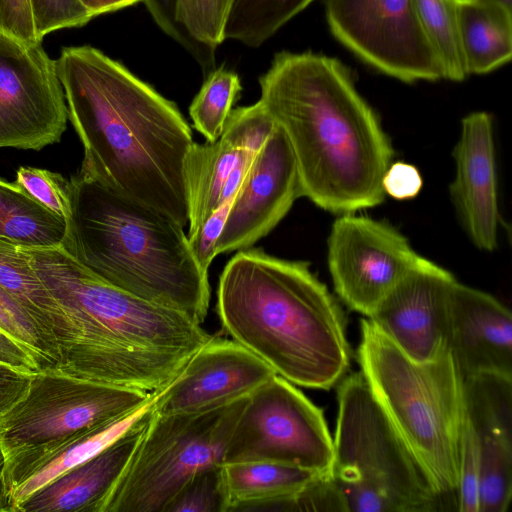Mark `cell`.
<instances>
[{"label":"cell","mask_w":512,"mask_h":512,"mask_svg":"<svg viewBox=\"0 0 512 512\" xmlns=\"http://www.w3.org/2000/svg\"><path fill=\"white\" fill-rule=\"evenodd\" d=\"M66 219L45 208L15 182L0 179V239L24 248L62 247Z\"/></svg>","instance_id":"cell-25"},{"label":"cell","mask_w":512,"mask_h":512,"mask_svg":"<svg viewBox=\"0 0 512 512\" xmlns=\"http://www.w3.org/2000/svg\"><path fill=\"white\" fill-rule=\"evenodd\" d=\"M0 361L29 373L41 371L33 355L1 329Z\"/></svg>","instance_id":"cell-42"},{"label":"cell","mask_w":512,"mask_h":512,"mask_svg":"<svg viewBox=\"0 0 512 512\" xmlns=\"http://www.w3.org/2000/svg\"><path fill=\"white\" fill-rule=\"evenodd\" d=\"M234 0H179L180 25L198 42L216 50L225 40V25Z\"/></svg>","instance_id":"cell-32"},{"label":"cell","mask_w":512,"mask_h":512,"mask_svg":"<svg viewBox=\"0 0 512 512\" xmlns=\"http://www.w3.org/2000/svg\"><path fill=\"white\" fill-rule=\"evenodd\" d=\"M55 65L84 148L79 173L184 228L194 141L177 106L91 46L64 48Z\"/></svg>","instance_id":"cell-1"},{"label":"cell","mask_w":512,"mask_h":512,"mask_svg":"<svg viewBox=\"0 0 512 512\" xmlns=\"http://www.w3.org/2000/svg\"><path fill=\"white\" fill-rule=\"evenodd\" d=\"M275 372L234 340L212 338L159 393L160 414L199 413L249 396Z\"/></svg>","instance_id":"cell-16"},{"label":"cell","mask_w":512,"mask_h":512,"mask_svg":"<svg viewBox=\"0 0 512 512\" xmlns=\"http://www.w3.org/2000/svg\"><path fill=\"white\" fill-rule=\"evenodd\" d=\"M453 157L455 175L449 193L457 216L474 246L493 251L498 243L500 211L490 114L477 111L462 119Z\"/></svg>","instance_id":"cell-17"},{"label":"cell","mask_w":512,"mask_h":512,"mask_svg":"<svg viewBox=\"0 0 512 512\" xmlns=\"http://www.w3.org/2000/svg\"><path fill=\"white\" fill-rule=\"evenodd\" d=\"M360 328L357 360L372 393L447 510H456L465 403L451 355L416 361L368 318Z\"/></svg>","instance_id":"cell-6"},{"label":"cell","mask_w":512,"mask_h":512,"mask_svg":"<svg viewBox=\"0 0 512 512\" xmlns=\"http://www.w3.org/2000/svg\"><path fill=\"white\" fill-rule=\"evenodd\" d=\"M302 197L296 160L279 126L252 158L216 246L222 254L250 248Z\"/></svg>","instance_id":"cell-14"},{"label":"cell","mask_w":512,"mask_h":512,"mask_svg":"<svg viewBox=\"0 0 512 512\" xmlns=\"http://www.w3.org/2000/svg\"><path fill=\"white\" fill-rule=\"evenodd\" d=\"M1 462H4V460H3L2 453H1V451H0V463H1Z\"/></svg>","instance_id":"cell-46"},{"label":"cell","mask_w":512,"mask_h":512,"mask_svg":"<svg viewBox=\"0 0 512 512\" xmlns=\"http://www.w3.org/2000/svg\"><path fill=\"white\" fill-rule=\"evenodd\" d=\"M152 393L37 372L26 396L0 420L4 463L128 415L143 406Z\"/></svg>","instance_id":"cell-9"},{"label":"cell","mask_w":512,"mask_h":512,"mask_svg":"<svg viewBox=\"0 0 512 512\" xmlns=\"http://www.w3.org/2000/svg\"><path fill=\"white\" fill-rule=\"evenodd\" d=\"M222 468L229 497L228 512H249L254 505L287 496L325 475L266 461L227 463Z\"/></svg>","instance_id":"cell-24"},{"label":"cell","mask_w":512,"mask_h":512,"mask_svg":"<svg viewBox=\"0 0 512 512\" xmlns=\"http://www.w3.org/2000/svg\"><path fill=\"white\" fill-rule=\"evenodd\" d=\"M15 183L45 208L67 221L70 214L68 181L60 174L23 166L16 172Z\"/></svg>","instance_id":"cell-34"},{"label":"cell","mask_w":512,"mask_h":512,"mask_svg":"<svg viewBox=\"0 0 512 512\" xmlns=\"http://www.w3.org/2000/svg\"><path fill=\"white\" fill-rule=\"evenodd\" d=\"M491 1H494L496 3H499L509 9L512 8V0H491Z\"/></svg>","instance_id":"cell-45"},{"label":"cell","mask_w":512,"mask_h":512,"mask_svg":"<svg viewBox=\"0 0 512 512\" xmlns=\"http://www.w3.org/2000/svg\"><path fill=\"white\" fill-rule=\"evenodd\" d=\"M0 31L24 44H36L37 38L29 0H0Z\"/></svg>","instance_id":"cell-39"},{"label":"cell","mask_w":512,"mask_h":512,"mask_svg":"<svg viewBox=\"0 0 512 512\" xmlns=\"http://www.w3.org/2000/svg\"><path fill=\"white\" fill-rule=\"evenodd\" d=\"M92 17L117 11L144 0H78Z\"/></svg>","instance_id":"cell-43"},{"label":"cell","mask_w":512,"mask_h":512,"mask_svg":"<svg viewBox=\"0 0 512 512\" xmlns=\"http://www.w3.org/2000/svg\"><path fill=\"white\" fill-rule=\"evenodd\" d=\"M421 26L441 62L444 79L462 81L468 73L462 57L457 0H414Z\"/></svg>","instance_id":"cell-28"},{"label":"cell","mask_w":512,"mask_h":512,"mask_svg":"<svg viewBox=\"0 0 512 512\" xmlns=\"http://www.w3.org/2000/svg\"><path fill=\"white\" fill-rule=\"evenodd\" d=\"M276 124L258 101L232 109L221 136L193 143L185 162L188 235L217 209L224 187L242 159L258 152Z\"/></svg>","instance_id":"cell-18"},{"label":"cell","mask_w":512,"mask_h":512,"mask_svg":"<svg viewBox=\"0 0 512 512\" xmlns=\"http://www.w3.org/2000/svg\"><path fill=\"white\" fill-rule=\"evenodd\" d=\"M480 474L477 438L465 415L459 452L456 511L479 512Z\"/></svg>","instance_id":"cell-35"},{"label":"cell","mask_w":512,"mask_h":512,"mask_svg":"<svg viewBox=\"0 0 512 512\" xmlns=\"http://www.w3.org/2000/svg\"><path fill=\"white\" fill-rule=\"evenodd\" d=\"M241 90L238 75L230 70L214 69L206 76L189 107L193 127L206 141L213 142L221 136Z\"/></svg>","instance_id":"cell-29"},{"label":"cell","mask_w":512,"mask_h":512,"mask_svg":"<svg viewBox=\"0 0 512 512\" xmlns=\"http://www.w3.org/2000/svg\"><path fill=\"white\" fill-rule=\"evenodd\" d=\"M421 257L390 224L352 213L339 215L328 237L334 290L366 317Z\"/></svg>","instance_id":"cell-13"},{"label":"cell","mask_w":512,"mask_h":512,"mask_svg":"<svg viewBox=\"0 0 512 512\" xmlns=\"http://www.w3.org/2000/svg\"><path fill=\"white\" fill-rule=\"evenodd\" d=\"M153 408L154 405L98 454L34 492L17 512H102L141 439Z\"/></svg>","instance_id":"cell-21"},{"label":"cell","mask_w":512,"mask_h":512,"mask_svg":"<svg viewBox=\"0 0 512 512\" xmlns=\"http://www.w3.org/2000/svg\"><path fill=\"white\" fill-rule=\"evenodd\" d=\"M465 415L480 455L479 512H505L512 497V376L463 380Z\"/></svg>","instance_id":"cell-19"},{"label":"cell","mask_w":512,"mask_h":512,"mask_svg":"<svg viewBox=\"0 0 512 512\" xmlns=\"http://www.w3.org/2000/svg\"><path fill=\"white\" fill-rule=\"evenodd\" d=\"M162 389L154 391L143 406L128 415L85 430L59 444L27 451L6 461L4 478L10 512H17L34 492L114 442L154 405Z\"/></svg>","instance_id":"cell-22"},{"label":"cell","mask_w":512,"mask_h":512,"mask_svg":"<svg viewBox=\"0 0 512 512\" xmlns=\"http://www.w3.org/2000/svg\"><path fill=\"white\" fill-rule=\"evenodd\" d=\"M331 478L347 512L447 510L362 372L337 385Z\"/></svg>","instance_id":"cell-7"},{"label":"cell","mask_w":512,"mask_h":512,"mask_svg":"<svg viewBox=\"0 0 512 512\" xmlns=\"http://www.w3.org/2000/svg\"><path fill=\"white\" fill-rule=\"evenodd\" d=\"M68 194L61 248L107 284L204 321L208 271L182 226L80 173L68 181Z\"/></svg>","instance_id":"cell-5"},{"label":"cell","mask_w":512,"mask_h":512,"mask_svg":"<svg viewBox=\"0 0 512 512\" xmlns=\"http://www.w3.org/2000/svg\"><path fill=\"white\" fill-rule=\"evenodd\" d=\"M455 277L421 257L367 317L402 352L416 361L443 353Z\"/></svg>","instance_id":"cell-15"},{"label":"cell","mask_w":512,"mask_h":512,"mask_svg":"<svg viewBox=\"0 0 512 512\" xmlns=\"http://www.w3.org/2000/svg\"><path fill=\"white\" fill-rule=\"evenodd\" d=\"M216 311L232 340L294 385L328 390L349 368L343 311L307 262L239 250L219 277Z\"/></svg>","instance_id":"cell-4"},{"label":"cell","mask_w":512,"mask_h":512,"mask_svg":"<svg viewBox=\"0 0 512 512\" xmlns=\"http://www.w3.org/2000/svg\"><path fill=\"white\" fill-rule=\"evenodd\" d=\"M24 250L65 321L59 360L45 371L152 393L213 338L185 314L107 284L61 247Z\"/></svg>","instance_id":"cell-3"},{"label":"cell","mask_w":512,"mask_h":512,"mask_svg":"<svg viewBox=\"0 0 512 512\" xmlns=\"http://www.w3.org/2000/svg\"><path fill=\"white\" fill-rule=\"evenodd\" d=\"M333 458L323 411L294 384L274 375L247 397L223 464L266 461L331 475Z\"/></svg>","instance_id":"cell-10"},{"label":"cell","mask_w":512,"mask_h":512,"mask_svg":"<svg viewBox=\"0 0 512 512\" xmlns=\"http://www.w3.org/2000/svg\"><path fill=\"white\" fill-rule=\"evenodd\" d=\"M0 287L36 320L58 350L65 336L60 307L35 273L24 248L1 239Z\"/></svg>","instance_id":"cell-26"},{"label":"cell","mask_w":512,"mask_h":512,"mask_svg":"<svg viewBox=\"0 0 512 512\" xmlns=\"http://www.w3.org/2000/svg\"><path fill=\"white\" fill-rule=\"evenodd\" d=\"M250 511L347 512L342 495L331 475H319L295 492L257 504Z\"/></svg>","instance_id":"cell-33"},{"label":"cell","mask_w":512,"mask_h":512,"mask_svg":"<svg viewBox=\"0 0 512 512\" xmlns=\"http://www.w3.org/2000/svg\"><path fill=\"white\" fill-rule=\"evenodd\" d=\"M161 30L179 43L198 62L206 76L215 68V50L195 40L178 22L179 0H144Z\"/></svg>","instance_id":"cell-36"},{"label":"cell","mask_w":512,"mask_h":512,"mask_svg":"<svg viewBox=\"0 0 512 512\" xmlns=\"http://www.w3.org/2000/svg\"><path fill=\"white\" fill-rule=\"evenodd\" d=\"M423 186L419 170L412 164L397 161L386 169L382 187L385 195L397 200H408L416 197Z\"/></svg>","instance_id":"cell-40"},{"label":"cell","mask_w":512,"mask_h":512,"mask_svg":"<svg viewBox=\"0 0 512 512\" xmlns=\"http://www.w3.org/2000/svg\"><path fill=\"white\" fill-rule=\"evenodd\" d=\"M0 512H10L9 498L4 478V462L0 463Z\"/></svg>","instance_id":"cell-44"},{"label":"cell","mask_w":512,"mask_h":512,"mask_svg":"<svg viewBox=\"0 0 512 512\" xmlns=\"http://www.w3.org/2000/svg\"><path fill=\"white\" fill-rule=\"evenodd\" d=\"M259 84V103L291 146L302 197L339 215L383 202L393 148L345 65L322 54L283 51Z\"/></svg>","instance_id":"cell-2"},{"label":"cell","mask_w":512,"mask_h":512,"mask_svg":"<svg viewBox=\"0 0 512 512\" xmlns=\"http://www.w3.org/2000/svg\"><path fill=\"white\" fill-rule=\"evenodd\" d=\"M445 348L462 379L512 376V315L492 295L458 281L453 286Z\"/></svg>","instance_id":"cell-20"},{"label":"cell","mask_w":512,"mask_h":512,"mask_svg":"<svg viewBox=\"0 0 512 512\" xmlns=\"http://www.w3.org/2000/svg\"><path fill=\"white\" fill-rule=\"evenodd\" d=\"M68 109L55 60L41 42L0 31V148L39 150L58 142Z\"/></svg>","instance_id":"cell-12"},{"label":"cell","mask_w":512,"mask_h":512,"mask_svg":"<svg viewBox=\"0 0 512 512\" xmlns=\"http://www.w3.org/2000/svg\"><path fill=\"white\" fill-rule=\"evenodd\" d=\"M234 198L231 197L221 202L211 216L196 231L187 235L198 263L207 271L217 256V242Z\"/></svg>","instance_id":"cell-38"},{"label":"cell","mask_w":512,"mask_h":512,"mask_svg":"<svg viewBox=\"0 0 512 512\" xmlns=\"http://www.w3.org/2000/svg\"><path fill=\"white\" fill-rule=\"evenodd\" d=\"M34 374L0 361V420L26 396Z\"/></svg>","instance_id":"cell-41"},{"label":"cell","mask_w":512,"mask_h":512,"mask_svg":"<svg viewBox=\"0 0 512 512\" xmlns=\"http://www.w3.org/2000/svg\"><path fill=\"white\" fill-rule=\"evenodd\" d=\"M247 397L199 413L160 414L153 408L102 512H164L195 473L223 464L228 440Z\"/></svg>","instance_id":"cell-8"},{"label":"cell","mask_w":512,"mask_h":512,"mask_svg":"<svg viewBox=\"0 0 512 512\" xmlns=\"http://www.w3.org/2000/svg\"><path fill=\"white\" fill-rule=\"evenodd\" d=\"M458 38L468 74H485L510 61L512 11L491 0H457Z\"/></svg>","instance_id":"cell-23"},{"label":"cell","mask_w":512,"mask_h":512,"mask_svg":"<svg viewBox=\"0 0 512 512\" xmlns=\"http://www.w3.org/2000/svg\"><path fill=\"white\" fill-rule=\"evenodd\" d=\"M37 38L55 30L79 27L93 17L78 0H29Z\"/></svg>","instance_id":"cell-37"},{"label":"cell","mask_w":512,"mask_h":512,"mask_svg":"<svg viewBox=\"0 0 512 512\" xmlns=\"http://www.w3.org/2000/svg\"><path fill=\"white\" fill-rule=\"evenodd\" d=\"M0 329L25 347L41 371L53 368L59 360L57 347L36 320L0 287Z\"/></svg>","instance_id":"cell-30"},{"label":"cell","mask_w":512,"mask_h":512,"mask_svg":"<svg viewBox=\"0 0 512 512\" xmlns=\"http://www.w3.org/2000/svg\"><path fill=\"white\" fill-rule=\"evenodd\" d=\"M314 0H234L224 39L258 47Z\"/></svg>","instance_id":"cell-27"},{"label":"cell","mask_w":512,"mask_h":512,"mask_svg":"<svg viewBox=\"0 0 512 512\" xmlns=\"http://www.w3.org/2000/svg\"><path fill=\"white\" fill-rule=\"evenodd\" d=\"M332 34L378 71L411 83L444 79L414 0H326Z\"/></svg>","instance_id":"cell-11"},{"label":"cell","mask_w":512,"mask_h":512,"mask_svg":"<svg viewBox=\"0 0 512 512\" xmlns=\"http://www.w3.org/2000/svg\"><path fill=\"white\" fill-rule=\"evenodd\" d=\"M222 465H212L195 473L164 512H228L229 497Z\"/></svg>","instance_id":"cell-31"}]
</instances>
